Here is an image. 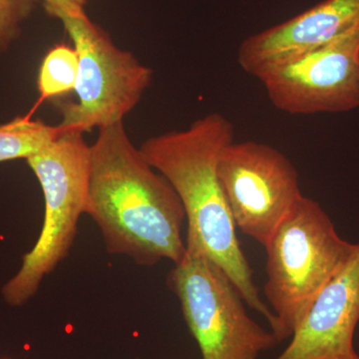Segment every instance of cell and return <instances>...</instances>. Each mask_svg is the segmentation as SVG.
<instances>
[{
    "label": "cell",
    "mask_w": 359,
    "mask_h": 359,
    "mask_svg": "<svg viewBox=\"0 0 359 359\" xmlns=\"http://www.w3.org/2000/svg\"><path fill=\"white\" fill-rule=\"evenodd\" d=\"M44 8L62 22L79 62L74 88L78 100L63 106L59 128L84 133L123 121L152 82V69L118 48L109 35L90 20L84 6L58 4Z\"/></svg>",
    "instance_id": "cell-5"
},
{
    "label": "cell",
    "mask_w": 359,
    "mask_h": 359,
    "mask_svg": "<svg viewBox=\"0 0 359 359\" xmlns=\"http://www.w3.org/2000/svg\"><path fill=\"white\" fill-rule=\"evenodd\" d=\"M32 0H0V55L20 39L22 25L32 15Z\"/></svg>",
    "instance_id": "cell-13"
},
{
    "label": "cell",
    "mask_w": 359,
    "mask_h": 359,
    "mask_svg": "<svg viewBox=\"0 0 359 359\" xmlns=\"http://www.w3.org/2000/svg\"><path fill=\"white\" fill-rule=\"evenodd\" d=\"M276 109L292 115L359 108V25L259 78Z\"/></svg>",
    "instance_id": "cell-8"
},
{
    "label": "cell",
    "mask_w": 359,
    "mask_h": 359,
    "mask_svg": "<svg viewBox=\"0 0 359 359\" xmlns=\"http://www.w3.org/2000/svg\"><path fill=\"white\" fill-rule=\"evenodd\" d=\"M233 141V123L219 113H210L185 130L151 137L139 149L183 204L188 222L186 247L200 250L219 264L245 304L271 327L275 314L259 297L219 183V155Z\"/></svg>",
    "instance_id": "cell-2"
},
{
    "label": "cell",
    "mask_w": 359,
    "mask_h": 359,
    "mask_svg": "<svg viewBox=\"0 0 359 359\" xmlns=\"http://www.w3.org/2000/svg\"><path fill=\"white\" fill-rule=\"evenodd\" d=\"M57 126L32 120L29 115L18 116L0 125V163L27 160L61 133Z\"/></svg>",
    "instance_id": "cell-11"
},
{
    "label": "cell",
    "mask_w": 359,
    "mask_h": 359,
    "mask_svg": "<svg viewBox=\"0 0 359 359\" xmlns=\"http://www.w3.org/2000/svg\"><path fill=\"white\" fill-rule=\"evenodd\" d=\"M359 244L344 268L323 287L276 359H359Z\"/></svg>",
    "instance_id": "cell-10"
},
{
    "label": "cell",
    "mask_w": 359,
    "mask_h": 359,
    "mask_svg": "<svg viewBox=\"0 0 359 359\" xmlns=\"http://www.w3.org/2000/svg\"><path fill=\"white\" fill-rule=\"evenodd\" d=\"M78 67V54L74 48L65 44L53 47L40 66L39 90L41 99L60 96L74 90Z\"/></svg>",
    "instance_id": "cell-12"
},
{
    "label": "cell",
    "mask_w": 359,
    "mask_h": 359,
    "mask_svg": "<svg viewBox=\"0 0 359 359\" xmlns=\"http://www.w3.org/2000/svg\"><path fill=\"white\" fill-rule=\"evenodd\" d=\"M108 252L142 266L185 256V209L173 187L130 140L123 121L99 129L90 146L86 212Z\"/></svg>",
    "instance_id": "cell-1"
},
{
    "label": "cell",
    "mask_w": 359,
    "mask_h": 359,
    "mask_svg": "<svg viewBox=\"0 0 359 359\" xmlns=\"http://www.w3.org/2000/svg\"><path fill=\"white\" fill-rule=\"evenodd\" d=\"M356 244L344 240L316 201L302 197L264 245L268 255L264 294L278 341L295 328L323 287L344 268Z\"/></svg>",
    "instance_id": "cell-3"
},
{
    "label": "cell",
    "mask_w": 359,
    "mask_h": 359,
    "mask_svg": "<svg viewBox=\"0 0 359 359\" xmlns=\"http://www.w3.org/2000/svg\"><path fill=\"white\" fill-rule=\"evenodd\" d=\"M32 1L36 2L39 1V0H32ZM43 1L44 6H51V4H79V6H84L85 4H86L87 0H42Z\"/></svg>",
    "instance_id": "cell-14"
},
{
    "label": "cell",
    "mask_w": 359,
    "mask_h": 359,
    "mask_svg": "<svg viewBox=\"0 0 359 359\" xmlns=\"http://www.w3.org/2000/svg\"><path fill=\"white\" fill-rule=\"evenodd\" d=\"M169 285L203 359H257L280 342L250 318L226 271L200 250L186 247Z\"/></svg>",
    "instance_id": "cell-6"
},
{
    "label": "cell",
    "mask_w": 359,
    "mask_h": 359,
    "mask_svg": "<svg viewBox=\"0 0 359 359\" xmlns=\"http://www.w3.org/2000/svg\"><path fill=\"white\" fill-rule=\"evenodd\" d=\"M218 176L236 228L264 247L304 197L289 158L259 142L229 144L219 155Z\"/></svg>",
    "instance_id": "cell-7"
},
{
    "label": "cell",
    "mask_w": 359,
    "mask_h": 359,
    "mask_svg": "<svg viewBox=\"0 0 359 359\" xmlns=\"http://www.w3.org/2000/svg\"><path fill=\"white\" fill-rule=\"evenodd\" d=\"M0 359H13V358H0Z\"/></svg>",
    "instance_id": "cell-15"
},
{
    "label": "cell",
    "mask_w": 359,
    "mask_h": 359,
    "mask_svg": "<svg viewBox=\"0 0 359 359\" xmlns=\"http://www.w3.org/2000/svg\"><path fill=\"white\" fill-rule=\"evenodd\" d=\"M77 131L61 132L27 163L44 196L43 224L20 271L2 289L7 304L20 306L36 294L45 276L69 254L78 222L86 212L90 146Z\"/></svg>",
    "instance_id": "cell-4"
},
{
    "label": "cell",
    "mask_w": 359,
    "mask_h": 359,
    "mask_svg": "<svg viewBox=\"0 0 359 359\" xmlns=\"http://www.w3.org/2000/svg\"><path fill=\"white\" fill-rule=\"evenodd\" d=\"M358 25L359 0H323L285 22L245 39L238 47V65L259 79Z\"/></svg>",
    "instance_id": "cell-9"
}]
</instances>
